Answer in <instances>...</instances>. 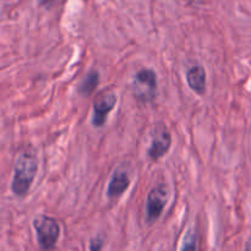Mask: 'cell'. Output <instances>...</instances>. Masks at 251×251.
<instances>
[{"mask_svg": "<svg viewBox=\"0 0 251 251\" xmlns=\"http://www.w3.org/2000/svg\"><path fill=\"white\" fill-rule=\"evenodd\" d=\"M245 249L251 250V239H249V242H248V244H247V247H245Z\"/></svg>", "mask_w": 251, "mask_h": 251, "instance_id": "cell-11", "label": "cell"}, {"mask_svg": "<svg viewBox=\"0 0 251 251\" xmlns=\"http://www.w3.org/2000/svg\"><path fill=\"white\" fill-rule=\"evenodd\" d=\"M91 250H100L102 249V240L100 239H92L90 244Z\"/></svg>", "mask_w": 251, "mask_h": 251, "instance_id": "cell-10", "label": "cell"}, {"mask_svg": "<svg viewBox=\"0 0 251 251\" xmlns=\"http://www.w3.org/2000/svg\"><path fill=\"white\" fill-rule=\"evenodd\" d=\"M130 185L129 174L122 169H117L110 178L107 189V196L109 199H117L126 191Z\"/></svg>", "mask_w": 251, "mask_h": 251, "instance_id": "cell-7", "label": "cell"}, {"mask_svg": "<svg viewBox=\"0 0 251 251\" xmlns=\"http://www.w3.org/2000/svg\"><path fill=\"white\" fill-rule=\"evenodd\" d=\"M33 227L39 247L44 250L53 249L60 235V227L58 222L54 218L41 215L33 220Z\"/></svg>", "mask_w": 251, "mask_h": 251, "instance_id": "cell-3", "label": "cell"}, {"mask_svg": "<svg viewBox=\"0 0 251 251\" xmlns=\"http://www.w3.org/2000/svg\"><path fill=\"white\" fill-rule=\"evenodd\" d=\"M117 103V96L113 92H103L96 97L93 103V126L100 127L105 124L108 114L114 109Z\"/></svg>", "mask_w": 251, "mask_h": 251, "instance_id": "cell-5", "label": "cell"}, {"mask_svg": "<svg viewBox=\"0 0 251 251\" xmlns=\"http://www.w3.org/2000/svg\"><path fill=\"white\" fill-rule=\"evenodd\" d=\"M51 0H39V2H41V4H48V2H50Z\"/></svg>", "mask_w": 251, "mask_h": 251, "instance_id": "cell-12", "label": "cell"}, {"mask_svg": "<svg viewBox=\"0 0 251 251\" xmlns=\"http://www.w3.org/2000/svg\"><path fill=\"white\" fill-rule=\"evenodd\" d=\"M38 171L37 154L32 150H26L19 154L15 163L14 178L11 183V190L14 195L24 198L31 189L32 183Z\"/></svg>", "mask_w": 251, "mask_h": 251, "instance_id": "cell-1", "label": "cell"}, {"mask_svg": "<svg viewBox=\"0 0 251 251\" xmlns=\"http://www.w3.org/2000/svg\"><path fill=\"white\" fill-rule=\"evenodd\" d=\"M98 83H100V74L97 71L92 70L87 74L85 80L81 83L80 88H78V92L82 96H88L93 92V91L97 88Z\"/></svg>", "mask_w": 251, "mask_h": 251, "instance_id": "cell-9", "label": "cell"}, {"mask_svg": "<svg viewBox=\"0 0 251 251\" xmlns=\"http://www.w3.org/2000/svg\"><path fill=\"white\" fill-rule=\"evenodd\" d=\"M169 189L166 184L154 186L149 193L146 200V218L150 223L158 220L168 201Z\"/></svg>", "mask_w": 251, "mask_h": 251, "instance_id": "cell-4", "label": "cell"}, {"mask_svg": "<svg viewBox=\"0 0 251 251\" xmlns=\"http://www.w3.org/2000/svg\"><path fill=\"white\" fill-rule=\"evenodd\" d=\"M172 145V136L166 127H159L152 135V144L147 151V156L152 161L162 158L169 151Z\"/></svg>", "mask_w": 251, "mask_h": 251, "instance_id": "cell-6", "label": "cell"}, {"mask_svg": "<svg viewBox=\"0 0 251 251\" xmlns=\"http://www.w3.org/2000/svg\"><path fill=\"white\" fill-rule=\"evenodd\" d=\"M188 85L198 95H203L206 91V71L202 66L195 65L186 73Z\"/></svg>", "mask_w": 251, "mask_h": 251, "instance_id": "cell-8", "label": "cell"}, {"mask_svg": "<svg viewBox=\"0 0 251 251\" xmlns=\"http://www.w3.org/2000/svg\"><path fill=\"white\" fill-rule=\"evenodd\" d=\"M132 95L140 103H149L156 98L157 75L151 69H142L132 81Z\"/></svg>", "mask_w": 251, "mask_h": 251, "instance_id": "cell-2", "label": "cell"}]
</instances>
